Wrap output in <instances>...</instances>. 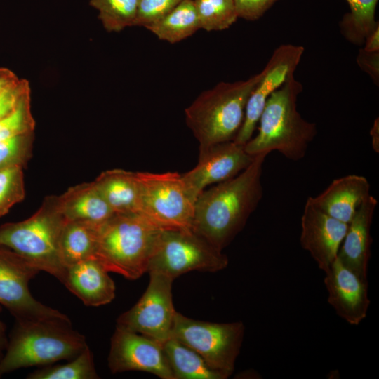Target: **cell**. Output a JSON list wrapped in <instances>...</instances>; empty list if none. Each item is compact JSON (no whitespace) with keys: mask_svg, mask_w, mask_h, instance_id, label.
I'll list each match as a JSON object with an SVG mask.
<instances>
[{"mask_svg":"<svg viewBox=\"0 0 379 379\" xmlns=\"http://www.w3.org/2000/svg\"><path fill=\"white\" fill-rule=\"evenodd\" d=\"M269 154L255 155L237 175L204 190L197 198L192 230L222 251L244 229L263 196L262 166Z\"/></svg>","mask_w":379,"mask_h":379,"instance_id":"cell-1","label":"cell"},{"mask_svg":"<svg viewBox=\"0 0 379 379\" xmlns=\"http://www.w3.org/2000/svg\"><path fill=\"white\" fill-rule=\"evenodd\" d=\"M302 89L301 83L292 75L271 94L260 114L257 135L244 145L248 154L277 151L293 161L305 157L317 128L298 111L297 100Z\"/></svg>","mask_w":379,"mask_h":379,"instance_id":"cell-2","label":"cell"},{"mask_svg":"<svg viewBox=\"0 0 379 379\" xmlns=\"http://www.w3.org/2000/svg\"><path fill=\"white\" fill-rule=\"evenodd\" d=\"M87 346L67 316L16 321L0 360V377L22 368L70 360Z\"/></svg>","mask_w":379,"mask_h":379,"instance_id":"cell-3","label":"cell"},{"mask_svg":"<svg viewBox=\"0 0 379 379\" xmlns=\"http://www.w3.org/2000/svg\"><path fill=\"white\" fill-rule=\"evenodd\" d=\"M262 77L261 71L246 80L220 82L185 109V121L199 142V152L234 140L243 124L248 99Z\"/></svg>","mask_w":379,"mask_h":379,"instance_id":"cell-4","label":"cell"},{"mask_svg":"<svg viewBox=\"0 0 379 379\" xmlns=\"http://www.w3.org/2000/svg\"><path fill=\"white\" fill-rule=\"evenodd\" d=\"M161 230L140 213L115 214L100 227L95 257L108 272L137 279L147 272Z\"/></svg>","mask_w":379,"mask_h":379,"instance_id":"cell-5","label":"cell"},{"mask_svg":"<svg viewBox=\"0 0 379 379\" xmlns=\"http://www.w3.org/2000/svg\"><path fill=\"white\" fill-rule=\"evenodd\" d=\"M65 222L56 197H48L29 218L0 226V246L62 283L67 269L60 259V238Z\"/></svg>","mask_w":379,"mask_h":379,"instance_id":"cell-6","label":"cell"},{"mask_svg":"<svg viewBox=\"0 0 379 379\" xmlns=\"http://www.w3.org/2000/svg\"><path fill=\"white\" fill-rule=\"evenodd\" d=\"M139 213L161 230H192L195 201L177 172H136Z\"/></svg>","mask_w":379,"mask_h":379,"instance_id":"cell-7","label":"cell"},{"mask_svg":"<svg viewBox=\"0 0 379 379\" xmlns=\"http://www.w3.org/2000/svg\"><path fill=\"white\" fill-rule=\"evenodd\" d=\"M227 256L192 230H162L148 265L172 279L191 271L225 269Z\"/></svg>","mask_w":379,"mask_h":379,"instance_id":"cell-8","label":"cell"},{"mask_svg":"<svg viewBox=\"0 0 379 379\" xmlns=\"http://www.w3.org/2000/svg\"><path fill=\"white\" fill-rule=\"evenodd\" d=\"M244 331L242 321H204L176 311L171 336L194 350L211 367L228 378L234 371Z\"/></svg>","mask_w":379,"mask_h":379,"instance_id":"cell-9","label":"cell"},{"mask_svg":"<svg viewBox=\"0 0 379 379\" xmlns=\"http://www.w3.org/2000/svg\"><path fill=\"white\" fill-rule=\"evenodd\" d=\"M147 288L138 302L117 319L118 327L143 335L164 343L172 335L174 309L173 279L151 272Z\"/></svg>","mask_w":379,"mask_h":379,"instance_id":"cell-10","label":"cell"},{"mask_svg":"<svg viewBox=\"0 0 379 379\" xmlns=\"http://www.w3.org/2000/svg\"><path fill=\"white\" fill-rule=\"evenodd\" d=\"M40 270L11 249L0 246V305L16 321H33L66 316L36 300L29 282Z\"/></svg>","mask_w":379,"mask_h":379,"instance_id":"cell-11","label":"cell"},{"mask_svg":"<svg viewBox=\"0 0 379 379\" xmlns=\"http://www.w3.org/2000/svg\"><path fill=\"white\" fill-rule=\"evenodd\" d=\"M304 51L303 46L291 44H282L274 51L248 99L244 121L234 142L244 145L252 138L267 99L294 75Z\"/></svg>","mask_w":379,"mask_h":379,"instance_id":"cell-12","label":"cell"},{"mask_svg":"<svg viewBox=\"0 0 379 379\" xmlns=\"http://www.w3.org/2000/svg\"><path fill=\"white\" fill-rule=\"evenodd\" d=\"M108 366L113 373L138 371L175 379L162 343L118 326L111 338Z\"/></svg>","mask_w":379,"mask_h":379,"instance_id":"cell-13","label":"cell"},{"mask_svg":"<svg viewBox=\"0 0 379 379\" xmlns=\"http://www.w3.org/2000/svg\"><path fill=\"white\" fill-rule=\"evenodd\" d=\"M254 157L245 151L244 145L233 140L218 143L199 152L197 164L182 175V178L196 201L207 186L237 175L252 163Z\"/></svg>","mask_w":379,"mask_h":379,"instance_id":"cell-14","label":"cell"},{"mask_svg":"<svg viewBox=\"0 0 379 379\" xmlns=\"http://www.w3.org/2000/svg\"><path fill=\"white\" fill-rule=\"evenodd\" d=\"M347 225L321 211L309 197L307 199L300 219V242L324 273L338 257Z\"/></svg>","mask_w":379,"mask_h":379,"instance_id":"cell-15","label":"cell"},{"mask_svg":"<svg viewBox=\"0 0 379 379\" xmlns=\"http://www.w3.org/2000/svg\"><path fill=\"white\" fill-rule=\"evenodd\" d=\"M328 302L347 324L358 326L367 317L371 300L368 280L345 267L337 258L324 272Z\"/></svg>","mask_w":379,"mask_h":379,"instance_id":"cell-16","label":"cell"},{"mask_svg":"<svg viewBox=\"0 0 379 379\" xmlns=\"http://www.w3.org/2000/svg\"><path fill=\"white\" fill-rule=\"evenodd\" d=\"M377 204V199L370 195L360 206L347 225L337 257L345 267L366 280L371 257V228Z\"/></svg>","mask_w":379,"mask_h":379,"instance_id":"cell-17","label":"cell"},{"mask_svg":"<svg viewBox=\"0 0 379 379\" xmlns=\"http://www.w3.org/2000/svg\"><path fill=\"white\" fill-rule=\"evenodd\" d=\"M96 257L67 268L62 284L84 305L98 307L108 304L115 297V284Z\"/></svg>","mask_w":379,"mask_h":379,"instance_id":"cell-18","label":"cell"},{"mask_svg":"<svg viewBox=\"0 0 379 379\" xmlns=\"http://www.w3.org/2000/svg\"><path fill=\"white\" fill-rule=\"evenodd\" d=\"M370 188L366 178L347 175L335 179L321 194L309 198L324 213L348 224L360 206L371 195Z\"/></svg>","mask_w":379,"mask_h":379,"instance_id":"cell-19","label":"cell"},{"mask_svg":"<svg viewBox=\"0 0 379 379\" xmlns=\"http://www.w3.org/2000/svg\"><path fill=\"white\" fill-rule=\"evenodd\" d=\"M57 206L66 220L101 225L115 215L95 182L79 184L56 197Z\"/></svg>","mask_w":379,"mask_h":379,"instance_id":"cell-20","label":"cell"},{"mask_svg":"<svg viewBox=\"0 0 379 379\" xmlns=\"http://www.w3.org/2000/svg\"><path fill=\"white\" fill-rule=\"evenodd\" d=\"M94 182L115 214L139 213L140 195L136 172L108 170Z\"/></svg>","mask_w":379,"mask_h":379,"instance_id":"cell-21","label":"cell"},{"mask_svg":"<svg viewBox=\"0 0 379 379\" xmlns=\"http://www.w3.org/2000/svg\"><path fill=\"white\" fill-rule=\"evenodd\" d=\"M101 225L86 221L66 220L60 238V259L66 269L95 256Z\"/></svg>","mask_w":379,"mask_h":379,"instance_id":"cell-22","label":"cell"},{"mask_svg":"<svg viewBox=\"0 0 379 379\" xmlns=\"http://www.w3.org/2000/svg\"><path fill=\"white\" fill-rule=\"evenodd\" d=\"M175 379H226L194 350L171 336L163 343Z\"/></svg>","mask_w":379,"mask_h":379,"instance_id":"cell-23","label":"cell"},{"mask_svg":"<svg viewBox=\"0 0 379 379\" xmlns=\"http://www.w3.org/2000/svg\"><path fill=\"white\" fill-rule=\"evenodd\" d=\"M145 28L159 39L178 43L200 29L193 0H184L171 12Z\"/></svg>","mask_w":379,"mask_h":379,"instance_id":"cell-24","label":"cell"},{"mask_svg":"<svg viewBox=\"0 0 379 379\" xmlns=\"http://www.w3.org/2000/svg\"><path fill=\"white\" fill-rule=\"evenodd\" d=\"M350 11L340 22L343 36L349 42L362 45L368 35L378 25L375 8L378 0H346Z\"/></svg>","mask_w":379,"mask_h":379,"instance_id":"cell-25","label":"cell"},{"mask_svg":"<svg viewBox=\"0 0 379 379\" xmlns=\"http://www.w3.org/2000/svg\"><path fill=\"white\" fill-rule=\"evenodd\" d=\"M105 29L119 32L135 26L138 0H89Z\"/></svg>","mask_w":379,"mask_h":379,"instance_id":"cell-26","label":"cell"},{"mask_svg":"<svg viewBox=\"0 0 379 379\" xmlns=\"http://www.w3.org/2000/svg\"><path fill=\"white\" fill-rule=\"evenodd\" d=\"M29 379H96L93 354L88 346L65 364L38 369L27 377Z\"/></svg>","mask_w":379,"mask_h":379,"instance_id":"cell-27","label":"cell"},{"mask_svg":"<svg viewBox=\"0 0 379 379\" xmlns=\"http://www.w3.org/2000/svg\"><path fill=\"white\" fill-rule=\"evenodd\" d=\"M200 29L222 31L234 24L238 17L234 0H193Z\"/></svg>","mask_w":379,"mask_h":379,"instance_id":"cell-28","label":"cell"},{"mask_svg":"<svg viewBox=\"0 0 379 379\" xmlns=\"http://www.w3.org/2000/svg\"><path fill=\"white\" fill-rule=\"evenodd\" d=\"M35 120L31 111V93L27 94L16 107L0 119V140L21 134L32 133Z\"/></svg>","mask_w":379,"mask_h":379,"instance_id":"cell-29","label":"cell"},{"mask_svg":"<svg viewBox=\"0 0 379 379\" xmlns=\"http://www.w3.org/2000/svg\"><path fill=\"white\" fill-rule=\"evenodd\" d=\"M25 197L22 167L0 169V217Z\"/></svg>","mask_w":379,"mask_h":379,"instance_id":"cell-30","label":"cell"},{"mask_svg":"<svg viewBox=\"0 0 379 379\" xmlns=\"http://www.w3.org/2000/svg\"><path fill=\"white\" fill-rule=\"evenodd\" d=\"M33 132L0 140V169L22 167L31 157Z\"/></svg>","mask_w":379,"mask_h":379,"instance_id":"cell-31","label":"cell"},{"mask_svg":"<svg viewBox=\"0 0 379 379\" xmlns=\"http://www.w3.org/2000/svg\"><path fill=\"white\" fill-rule=\"evenodd\" d=\"M184 0H138L135 26L147 27L161 19Z\"/></svg>","mask_w":379,"mask_h":379,"instance_id":"cell-32","label":"cell"},{"mask_svg":"<svg viewBox=\"0 0 379 379\" xmlns=\"http://www.w3.org/2000/svg\"><path fill=\"white\" fill-rule=\"evenodd\" d=\"M31 93L29 81L17 78L0 93V119L12 112L21 100Z\"/></svg>","mask_w":379,"mask_h":379,"instance_id":"cell-33","label":"cell"},{"mask_svg":"<svg viewBox=\"0 0 379 379\" xmlns=\"http://www.w3.org/2000/svg\"><path fill=\"white\" fill-rule=\"evenodd\" d=\"M278 0H234L239 18L254 21L260 18Z\"/></svg>","mask_w":379,"mask_h":379,"instance_id":"cell-34","label":"cell"},{"mask_svg":"<svg viewBox=\"0 0 379 379\" xmlns=\"http://www.w3.org/2000/svg\"><path fill=\"white\" fill-rule=\"evenodd\" d=\"M357 62L361 70L368 74L373 82H379V51L368 52L360 48L357 56Z\"/></svg>","mask_w":379,"mask_h":379,"instance_id":"cell-35","label":"cell"},{"mask_svg":"<svg viewBox=\"0 0 379 379\" xmlns=\"http://www.w3.org/2000/svg\"><path fill=\"white\" fill-rule=\"evenodd\" d=\"M363 49L368 52L379 51V25L368 35Z\"/></svg>","mask_w":379,"mask_h":379,"instance_id":"cell-36","label":"cell"},{"mask_svg":"<svg viewBox=\"0 0 379 379\" xmlns=\"http://www.w3.org/2000/svg\"><path fill=\"white\" fill-rule=\"evenodd\" d=\"M17 78L18 77L11 70L5 67H0V93Z\"/></svg>","mask_w":379,"mask_h":379,"instance_id":"cell-37","label":"cell"},{"mask_svg":"<svg viewBox=\"0 0 379 379\" xmlns=\"http://www.w3.org/2000/svg\"><path fill=\"white\" fill-rule=\"evenodd\" d=\"M370 135L371 137L372 147L373 150L379 152V121L378 118L375 119L373 124L370 130Z\"/></svg>","mask_w":379,"mask_h":379,"instance_id":"cell-38","label":"cell"},{"mask_svg":"<svg viewBox=\"0 0 379 379\" xmlns=\"http://www.w3.org/2000/svg\"><path fill=\"white\" fill-rule=\"evenodd\" d=\"M1 310L0 307V312ZM7 343L8 338L6 335V326L4 322L0 319V360L4 354Z\"/></svg>","mask_w":379,"mask_h":379,"instance_id":"cell-39","label":"cell"}]
</instances>
